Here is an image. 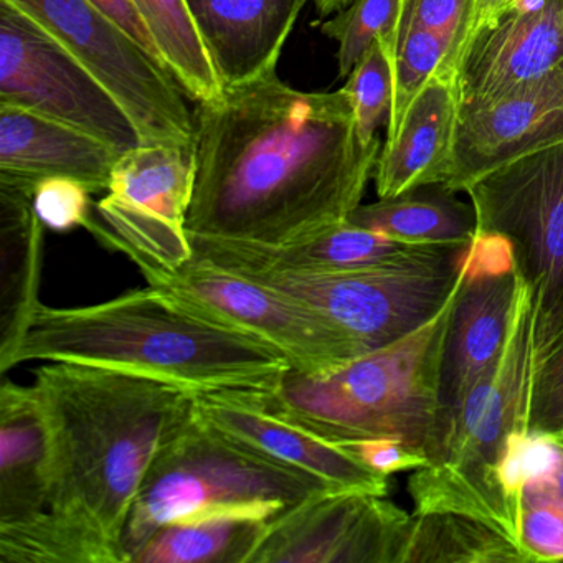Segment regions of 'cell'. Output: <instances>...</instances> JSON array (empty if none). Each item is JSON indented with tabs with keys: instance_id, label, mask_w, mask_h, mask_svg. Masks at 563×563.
<instances>
[{
	"instance_id": "6da1fadb",
	"label": "cell",
	"mask_w": 563,
	"mask_h": 563,
	"mask_svg": "<svg viewBox=\"0 0 563 563\" xmlns=\"http://www.w3.org/2000/svg\"><path fill=\"white\" fill-rule=\"evenodd\" d=\"M194 111L196 189L189 235L295 242L345 222L374 177L344 90H296L265 71Z\"/></svg>"
},
{
	"instance_id": "7a4b0ae2",
	"label": "cell",
	"mask_w": 563,
	"mask_h": 563,
	"mask_svg": "<svg viewBox=\"0 0 563 563\" xmlns=\"http://www.w3.org/2000/svg\"><path fill=\"white\" fill-rule=\"evenodd\" d=\"M47 424V510L0 529L2 563H124L131 507L161 448L196 415L187 388L91 365L34 368Z\"/></svg>"
},
{
	"instance_id": "3957f363",
	"label": "cell",
	"mask_w": 563,
	"mask_h": 563,
	"mask_svg": "<svg viewBox=\"0 0 563 563\" xmlns=\"http://www.w3.org/2000/svg\"><path fill=\"white\" fill-rule=\"evenodd\" d=\"M67 362L199 391L268 390L291 362L268 342L194 314L147 285L98 305L32 316L11 368Z\"/></svg>"
},
{
	"instance_id": "277c9868",
	"label": "cell",
	"mask_w": 563,
	"mask_h": 563,
	"mask_svg": "<svg viewBox=\"0 0 563 563\" xmlns=\"http://www.w3.org/2000/svg\"><path fill=\"white\" fill-rule=\"evenodd\" d=\"M536 367L532 292L519 275L506 344L474 385L428 463L408 479L415 512H454L479 520L517 547L510 466L529 430Z\"/></svg>"
},
{
	"instance_id": "5b68a950",
	"label": "cell",
	"mask_w": 563,
	"mask_h": 563,
	"mask_svg": "<svg viewBox=\"0 0 563 563\" xmlns=\"http://www.w3.org/2000/svg\"><path fill=\"white\" fill-rule=\"evenodd\" d=\"M456 289L457 282L438 314L400 341L321 374L286 368L272 388L253 391L273 410L339 443L397 438L428 456Z\"/></svg>"
},
{
	"instance_id": "8992f818",
	"label": "cell",
	"mask_w": 563,
	"mask_h": 563,
	"mask_svg": "<svg viewBox=\"0 0 563 563\" xmlns=\"http://www.w3.org/2000/svg\"><path fill=\"white\" fill-rule=\"evenodd\" d=\"M329 489L324 483L236 443L194 415L154 457L131 507L123 560L167 523L217 509H256L278 517Z\"/></svg>"
},
{
	"instance_id": "52a82bcc",
	"label": "cell",
	"mask_w": 563,
	"mask_h": 563,
	"mask_svg": "<svg viewBox=\"0 0 563 563\" xmlns=\"http://www.w3.org/2000/svg\"><path fill=\"white\" fill-rule=\"evenodd\" d=\"M466 246H427L410 258L371 268L233 273L311 306L371 354L417 331L446 305Z\"/></svg>"
},
{
	"instance_id": "ba28073f",
	"label": "cell",
	"mask_w": 563,
	"mask_h": 563,
	"mask_svg": "<svg viewBox=\"0 0 563 563\" xmlns=\"http://www.w3.org/2000/svg\"><path fill=\"white\" fill-rule=\"evenodd\" d=\"M477 230L504 236L532 292L536 358L563 338V141L512 161L466 190Z\"/></svg>"
},
{
	"instance_id": "9c48e42d",
	"label": "cell",
	"mask_w": 563,
	"mask_h": 563,
	"mask_svg": "<svg viewBox=\"0 0 563 563\" xmlns=\"http://www.w3.org/2000/svg\"><path fill=\"white\" fill-rule=\"evenodd\" d=\"M51 32L130 114L143 144H194V113L169 68L91 0H9Z\"/></svg>"
},
{
	"instance_id": "30bf717a",
	"label": "cell",
	"mask_w": 563,
	"mask_h": 563,
	"mask_svg": "<svg viewBox=\"0 0 563 563\" xmlns=\"http://www.w3.org/2000/svg\"><path fill=\"white\" fill-rule=\"evenodd\" d=\"M143 276L194 314L268 342L305 374L332 371L365 355L311 306L212 263L192 258L177 272Z\"/></svg>"
},
{
	"instance_id": "8fae6325",
	"label": "cell",
	"mask_w": 563,
	"mask_h": 563,
	"mask_svg": "<svg viewBox=\"0 0 563 563\" xmlns=\"http://www.w3.org/2000/svg\"><path fill=\"white\" fill-rule=\"evenodd\" d=\"M194 189V144H141L114 164L88 232L141 273L177 272L194 258L187 230Z\"/></svg>"
},
{
	"instance_id": "7c38bea8",
	"label": "cell",
	"mask_w": 563,
	"mask_h": 563,
	"mask_svg": "<svg viewBox=\"0 0 563 563\" xmlns=\"http://www.w3.org/2000/svg\"><path fill=\"white\" fill-rule=\"evenodd\" d=\"M0 104L77 128L121 154L143 144L111 91L9 0H0Z\"/></svg>"
},
{
	"instance_id": "4fadbf2b",
	"label": "cell",
	"mask_w": 563,
	"mask_h": 563,
	"mask_svg": "<svg viewBox=\"0 0 563 563\" xmlns=\"http://www.w3.org/2000/svg\"><path fill=\"white\" fill-rule=\"evenodd\" d=\"M517 288L519 273L510 243L496 233L477 230L464 250L444 338L437 434L430 454L474 385L503 352Z\"/></svg>"
},
{
	"instance_id": "5bb4252c",
	"label": "cell",
	"mask_w": 563,
	"mask_h": 563,
	"mask_svg": "<svg viewBox=\"0 0 563 563\" xmlns=\"http://www.w3.org/2000/svg\"><path fill=\"white\" fill-rule=\"evenodd\" d=\"M410 517L387 496L324 490L275 517L249 563H398Z\"/></svg>"
},
{
	"instance_id": "9a60e30c",
	"label": "cell",
	"mask_w": 563,
	"mask_h": 563,
	"mask_svg": "<svg viewBox=\"0 0 563 563\" xmlns=\"http://www.w3.org/2000/svg\"><path fill=\"white\" fill-rule=\"evenodd\" d=\"M196 411L210 427L262 456L301 471L329 489L387 496L388 476L331 440L263 404L255 391H199Z\"/></svg>"
},
{
	"instance_id": "2e32d148",
	"label": "cell",
	"mask_w": 563,
	"mask_h": 563,
	"mask_svg": "<svg viewBox=\"0 0 563 563\" xmlns=\"http://www.w3.org/2000/svg\"><path fill=\"white\" fill-rule=\"evenodd\" d=\"M563 141V65L483 103L460 104L444 189L466 192L493 170Z\"/></svg>"
},
{
	"instance_id": "e0dca14e",
	"label": "cell",
	"mask_w": 563,
	"mask_h": 563,
	"mask_svg": "<svg viewBox=\"0 0 563 563\" xmlns=\"http://www.w3.org/2000/svg\"><path fill=\"white\" fill-rule=\"evenodd\" d=\"M563 65V0H510L464 47L460 104L483 103Z\"/></svg>"
},
{
	"instance_id": "ac0fdd59",
	"label": "cell",
	"mask_w": 563,
	"mask_h": 563,
	"mask_svg": "<svg viewBox=\"0 0 563 563\" xmlns=\"http://www.w3.org/2000/svg\"><path fill=\"white\" fill-rule=\"evenodd\" d=\"M194 258L212 263L229 272L279 269V272H335V269L371 268L401 262L424 246L405 245L354 223H335L311 236L295 242H243L190 235Z\"/></svg>"
},
{
	"instance_id": "d6986e66",
	"label": "cell",
	"mask_w": 563,
	"mask_h": 563,
	"mask_svg": "<svg viewBox=\"0 0 563 563\" xmlns=\"http://www.w3.org/2000/svg\"><path fill=\"white\" fill-rule=\"evenodd\" d=\"M121 153L60 121L0 104V177L37 187L71 179L91 194L107 192Z\"/></svg>"
},
{
	"instance_id": "ffe728a7",
	"label": "cell",
	"mask_w": 563,
	"mask_h": 563,
	"mask_svg": "<svg viewBox=\"0 0 563 563\" xmlns=\"http://www.w3.org/2000/svg\"><path fill=\"white\" fill-rule=\"evenodd\" d=\"M457 113L456 80L438 70L408 108L395 136L382 146L374 173L378 199L446 183Z\"/></svg>"
},
{
	"instance_id": "44dd1931",
	"label": "cell",
	"mask_w": 563,
	"mask_h": 563,
	"mask_svg": "<svg viewBox=\"0 0 563 563\" xmlns=\"http://www.w3.org/2000/svg\"><path fill=\"white\" fill-rule=\"evenodd\" d=\"M223 85L278 68L308 0H187Z\"/></svg>"
},
{
	"instance_id": "7402d4cb",
	"label": "cell",
	"mask_w": 563,
	"mask_h": 563,
	"mask_svg": "<svg viewBox=\"0 0 563 563\" xmlns=\"http://www.w3.org/2000/svg\"><path fill=\"white\" fill-rule=\"evenodd\" d=\"M34 187L0 177V372L5 374L41 302L44 229Z\"/></svg>"
},
{
	"instance_id": "603a6c76",
	"label": "cell",
	"mask_w": 563,
	"mask_h": 563,
	"mask_svg": "<svg viewBox=\"0 0 563 563\" xmlns=\"http://www.w3.org/2000/svg\"><path fill=\"white\" fill-rule=\"evenodd\" d=\"M47 424L34 385H0V527L29 522L47 510Z\"/></svg>"
},
{
	"instance_id": "cb8c5ba5",
	"label": "cell",
	"mask_w": 563,
	"mask_h": 563,
	"mask_svg": "<svg viewBox=\"0 0 563 563\" xmlns=\"http://www.w3.org/2000/svg\"><path fill=\"white\" fill-rule=\"evenodd\" d=\"M507 484L523 563L563 562V428L527 434Z\"/></svg>"
},
{
	"instance_id": "d4e9b609",
	"label": "cell",
	"mask_w": 563,
	"mask_h": 563,
	"mask_svg": "<svg viewBox=\"0 0 563 563\" xmlns=\"http://www.w3.org/2000/svg\"><path fill=\"white\" fill-rule=\"evenodd\" d=\"M275 517L256 509H217L161 527L131 563H249Z\"/></svg>"
},
{
	"instance_id": "484cf974",
	"label": "cell",
	"mask_w": 563,
	"mask_h": 563,
	"mask_svg": "<svg viewBox=\"0 0 563 563\" xmlns=\"http://www.w3.org/2000/svg\"><path fill=\"white\" fill-rule=\"evenodd\" d=\"M421 190L378 199L367 206L361 203L347 220L405 245L434 249L470 245L477 232L473 203L461 202L454 192L441 186L431 194Z\"/></svg>"
},
{
	"instance_id": "4316f807",
	"label": "cell",
	"mask_w": 563,
	"mask_h": 563,
	"mask_svg": "<svg viewBox=\"0 0 563 563\" xmlns=\"http://www.w3.org/2000/svg\"><path fill=\"white\" fill-rule=\"evenodd\" d=\"M146 25L161 60L187 97L197 103L216 100L223 85L187 0H131Z\"/></svg>"
},
{
	"instance_id": "83f0119b",
	"label": "cell",
	"mask_w": 563,
	"mask_h": 563,
	"mask_svg": "<svg viewBox=\"0 0 563 563\" xmlns=\"http://www.w3.org/2000/svg\"><path fill=\"white\" fill-rule=\"evenodd\" d=\"M398 563H523L493 527L454 512H413Z\"/></svg>"
},
{
	"instance_id": "f1b7e54d",
	"label": "cell",
	"mask_w": 563,
	"mask_h": 563,
	"mask_svg": "<svg viewBox=\"0 0 563 563\" xmlns=\"http://www.w3.org/2000/svg\"><path fill=\"white\" fill-rule=\"evenodd\" d=\"M400 14L401 0H352L321 24L322 34L338 42L339 78H347L375 42L394 58Z\"/></svg>"
},
{
	"instance_id": "f546056e",
	"label": "cell",
	"mask_w": 563,
	"mask_h": 563,
	"mask_svg": "<svg viewBox=\"0 0 563 563\" xmlns=\"http://www.w3.org/2000/svg\"><path fill=\"white\" fill-rule=\"evenodd\" d=\"M450 58L451 44L443 35L421 27L398 32L391 58L394 103L385 140L395 136L408 108L438 70L454 78L450 70Z\"/></svg>"
},
{
	"instance_id": "4dcf8cb0",
	"label": "cell",
	"mask_w": 563,
	"mask_h": 563,
	"mask_svg": "<svg viewBox=\"0 0 563 563\" xmlns=\"http://www.w3.org/2000/svg\"><path fill=\"white\" fill-rule=\"evenodd\" d=\"M342 90L351 98L362 141H380L377 130L382 124L387 126L394 103V67L380 42H375L358 60Z\"/></svg>"
},
{
	"instance_id": "1f68e13d",
	"label": "cell",
	"mask_w": 563,
	"mask_h": 563,
	"mask_svg": "<svg viewBox=\"0 0 563 563\" xmlns=\"http://www.w3.org/2000/svg\"><path fill=\"white\" fill-rule=\"evenodd\" d=\"M477 0H401L398 32L428 29L450 41V70L456 78L457 64L470 34ZM397 32V35H398Z\"/></svg>"
},
{
	"instance_id": "d6a6232c",
	"label": "cell",
	"mask_w": 563,
	"mask_h": 563,
	"mask_svg": "<svg viewBox=\"0 0 563 563\" xmlns=\"http://www.w3.org/2000/svg\"><path fill=\"white\" fill-rule=\"evenodd\" d=\"M563 428V338L536 358L529 400V434Z\"/></svg>"
},
{
	"instance_id": "836d02e7",
	"label": "cell",
	"mask_w": 563,
	"mask_h": 563,
	"mask_svg": "<svg viewBox=\"0 0 563 563\" xmlns=\"http://www.w3.org/2000/svg\"><path fill=\"white\" fill-rule=\"evenodd\" d=\"M90 196V190L84 184L55 177L37 184L34 206L38 219L47 229L60 233L78 227L90 230L95 210Z\"/></svg>"
},
{
	"instance_id": "e575fe53",
	"label": "cell",
	"mask_w": 563,
	"mask_h": 563,
	"mask_svg": "<svg viewBox=\"0 0 563 563\" xmlns=\"http://www.w3.org/2000/svg\"><path fill=\"white\" fill-rule=\"evenodd\" d=\"M344 444L357 454L362 463L388 477L395 473L420 470L428 463V456L423 450L397 438H371V440L349 441Z\"/></svg>"
},
{
	"instance_id": "d590c367",
	"label": "cell",
	"mask_w": 563,
	"mask_h": 563,
	"mask_svg": "<svg viewBox=\"0 0 563 563\" xmlns=\"http://www.w3.org/2000/svg\"><path fill=\"white\" fill-rule=\"evenodd\" d=\"M91 2L98 5L104 14L110 15L113 21H117L121 27L126 29L147 51L153 52L157 58H161L146 25L141 21L140 14H137L134 5L131 4V0H91Z\"/></svg>"
},
{
	"instance_id": "8d00e7d4",
	"label": "cell",
	"mask_w": 563,
	"mask_h": 563,
	"mask_svg": "<svg viewBox=\"0 0 563 563\" xmlns=\"http://www.w3.org/2000/svg\"><path fill=\"white\" fill-rule=\"evenodd\" d=\"M510 0H477L473 19H471L470 34H467L466 44L470 42V38L473 37L474 32L479 31L487 21H490V19H493L500 9L506 8ZM464 47H466V45H464Z\"/></svg>"
},
{
	"instance_id": "74e56055",
	"label": "cell",
	"mask_w": 563,
	"mask_h": 563,
	"mask_svg": "<svg viewBox=\"0 0 563 563\" xmlns=\"http://www.w3.org/2000/svg\"><path fill=\"white\" fill-rule=\"evenodd\" d=\"M321 15H331L347 8L352 0H312Z\"/></svg>"
}]
</instances>
